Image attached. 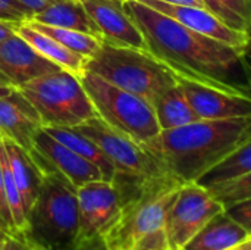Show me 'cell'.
Returning <instances> with one entry per match:
<instances>
[{
  "label": "cell",
  "mask_w": 251,
  "mask_h": 250,
  "mask_svg": "<svg viewBox=\"0 0 251 250\" xmlns=\"http://www.w3.org/2000/svg\"><path fill=\"white\" fill-rule=\"evenodd\" d=\"M29 21L46 24V25H53V27H60V28H68V29H75V31L100 37L99 29L96 28L94 22L90 19L88 13L85 12V7L82 6L79 0H60L46 7L44 10L35 13L32 19Z\"/></svg>",
  "instance_id": "ffe728a7"
},
{
  "label": "cell",
  "mask_w": 251,
  "mask_h": 250,
  "mask_svg": "<svg viewBox=\"0 0 251 250\" xmlns=\"http://www.w3.org/2000/svg\"><path fill=\"white\" fill-rule=\"evenodd\" d=\"M163 3L175 4V6H197V7H206L204 0H159Z\"/></svg>",
  "instance_id": "836d02e7"
},
{
  "label": "cell",
  "mask_w": 251,
  "mask_h": 250,
  "mask_svg": "<svg viewBox=\"0 0 251 250\" xmlns=\"http://www.w3.org/2000/svg\"><path fill=\"white\" fill-rule=\"evenodd\" d=\"M232 250H251V237H249L244 243L238 245L237 248H234Z\"/></svg>",
  "instance_id": "8d00e7d4"
},
{
  "label": "cell",
  "mask_w": 251,
  "mask_h": 250,
  "mask_svg": "<svg viewBox=\"0 0 251 250\" xmlns=\"http://www.w3.org/2000/svg\"><path fill=\"white\" fill-rule=\"evenodd\" d=\"M1 236H3V233L0 231V242H1Z\"/></svg>",
  "instance_id": "f35d334b"
},
{
  "label": "cell",
  "mask_w": 251,
  "mask_h": 250,
  "mask_svg": "<svg viewBox=\"0 0 251 250\" xmlns=\"http://www.w3.org/2000/svg\"><path fill=\"white\" fill-rule=\"evenodd\" d=\"M75 128L103 150V153L113 164L116 174L141 180L169 177L160 162L150 152H147L143 144L112 128L100 116L93 118Z\"/></svg>",
  "instance_id": "52a82bcc"
},
{
  "label": "cell",
  "mask_w": 251,
  "mask_h": 250,
  "mask_svg": "<svg viewBox=\"0 0 251 250\" xmlns=\"http://www.w3.org/2000/svg\"><path fill=\"white\" fill-rule=\"evenodd\" d=\"M131 250H171L168 243L166 228L150 233L144 237H141Z\"/></svg>",
  "instance_id": "484cf974"
},
{
  "label": "cell",
  "mask_w": 251,
  "mask_h": 250,
  "mask_svg": "<svg viewBox=\"0 0 251 250\" xmlns=\"http://www.w3.org/2000/svg\"><path fill=\"white\" fill-rule=\"evenodd\" d=\"M226 212L249 231L251 237V199L226 208Z\"/></svg>",
  "instance_id": "83f0119b"
},
{
  "label": "cell",
  "mask_w": 251,
  "mask_h": 250,
  "mask_svg": "<svg viewBox=\"0 0 251 250\" xmlns=\"http://www.w3.org/2000/svg\"><path fill=\"white\" fill-rule=\"evenodd\" d=\"M26 22H29V25H32L40 32L53 37L56 41H59L62 46H65L71 52L81 55L87 59H91L101 49V44H103V40L100 37H96V35H91L87 32L53 27V25H46V24H40V22H34V21H26Z\"/></svg>",
  "instance_id": "603a6c76"
},
{
  "label": "cell",
  "mask_w": 251,
  "mask_h": 250,
  "mask_svg": "<svg viewBox=\"0 0 251 250\" xmlns=\"http://www.w3.org/2000/svg\"><path fill=\"white\" fill-rule=\"evenodd\" d=\"M85 71L150 103L178 84V74L149 50L119 47L104 41L101 49L88 59Z\"/></svg>",
  "instance_id": "277c9868"
},
{
  "label": "cell",
  "mask_w": 251,
  "mask_h": 250,
  "mask_svg": "<svg viewBox=\"0 0 251 250\" xmlns=\"http://www.w3.org/2000/svg\"><path fill=\"white\" fill-rule=\"evenodd\" d=\"M75 250H113L109 249L107 245L104 243V240L101 237H93V239H87L82 240L81 243H78V246Z\"/></svg>",
  "instance_id": "1f68e13d"
},
{
  "label": "cell",
  "mask_w": 251,
  "mask_h": 250,
  "mask_svg": "<svg viewBox=\"0 0 251 250\" xmlns=\"http://www.w3.org/2000/svg\"><path fill=\"white\" fill-rule=\"evenodd\" d=\"M225 211V205L207 187L200 183H184L166 220V236L171 250L184 249L209 221Z\"/></svg>",
  "instance_id": "ba28073f"
},
{
  "label": "cell",
  "mask_w": 251,
  "mask_h": 250,
  "mask_svg": "<svg viewBox=\"0 0 251 250\" xmlns=\"http://www.w3.org/2000/svg\"><path fill=\"white\" fill-rule=\"evenodd\" d=\"M79 209V242L101 237L122 209L121 192L113 181L96 180L76 189Z\"/></svg>",
  "instance_id": "30bf717a"
},
{
  "label": "cell",
  "mask_w": 251,
  "mask_h": 250,
  "mask_svg": "<svg viewBox=\"0 0 251 250\" xmlns=\"http://www.w3.org/2000/svg\"><path fill=\"white\" fill-rule=\"evenodd\" d=\"M140 1L165 13L166 16L178 21L179 24L185 25L187 28L196 31L201 35L210 37L224 44L232 46L238 50H243L250 43V32L231 28L207 7L175 6V4L163 3L159 0H140Z\"/></svg>",
  "instance_id": "7c38bea8"
},
{
  "label": "cell",
  "mask_w": 251,
  "mask_h": 250,
  "mask_svg": "<svg viewBox=\"0 0 251 250\" xmlns=\"http://www.w3.org/2000/svg\"><path fill=\"white\" fill-rule=\"evenodd\" d=\"M3 146L6 150V156L9 161V167L15 180V184L19 190L26 218L28 212L35 202V197L38 194V189L43 178V171L34 161L32 155L21 147L19 144L13 143L12 140L3 139Z\"/></svg>",
  "instance_id": "e0dca14e"
},
{
  "label": "cell",
  "mask_w": 251,
  "mask_h": 250,
  "mask_svg": "<svg viewBox=\"0 0 251 250\" xmlns=\"http://www.w3.org/2000/svg\"><path fill=\"white\" fill-rule=\"evenodd\" d=\"M251 140V118L249 119V124H247V127H246V130H244V133H243V136H241V141H240V144H243V143H246V141H250Z\"/></svg>",
  "instance_id": "d590c367"
},
{
  "label": "cell",
  "mask_w": 251,
  "mask_h": 250,
  "mask_svg": "<svg viewBox=\"0 0 251 250\" xmlns=\"http://www.w3.org/2000/svg\"><path fill=\"white\" fill-rule=\"evenodd\" d=\"M1 140H3V136L0 134V143H1Z\"/></svg>",
  "instance_id": "74e56055"
},
{
  "label": "cell",
  "mask_w": 251,
  "mask_h": 250,
  "mask_svg": "<svg viewBox=\"0 0 251 250\" xmlns=\"http://www.w3.org/2000/svg\"><path fill=\"white\" fill-rule=\"evenodd\" d=\"M37 109L44 127H79L99 113L81 78L57 69L40 75L19 87Z\"/></svg>",
  "instance_id": "5b68a950"
},
{
  "label": "cell",
  "mask_w": 251,
  "mask_h": 250,
  "mask_svg": "<svg viewBox=\"0 0 251 250\" xmlns=\"http://www.w3.org/2000/svg\"><path fill=\"white\" fill-rule=\"evenodd\" d=\"M15 3H18L28 15H29V19H32V16L41 10H44L46 7L60 1V0H13Z\"/></svg>",
  "instance_id": "f546056e"
},
{
  "label": "cell",
  "mask_w": 251,
  "mask_h": 250,
  "mask_svg": "<svg viewBox=\"0 0 251 250\" xmlns=\"http://www.w3.org/2000/svg\"><path fill=\"white\" fill-rule=\"evenodd\" d=\"M251 172V140L240 144L213 168H210L197 183L204 187H212Z\"/></svg>",
  "instance_id": "7402d4cb"
},
{
  "label": "cell",
  "mask_w": 251,
  "mask_h": 250,
  "mask_svg": "<svg viewBox=\"0 0 251 250\" xmlns=\"http://www.w3.org/2000/svg\"><path fill=\"white\" fill-rule=\"evenodd\" d=\"M34 150L38 152L51 168L66 177L76 189L90 181L104 180L101 171L94 164L76 155L74 150L53 139L43 128L34 139Z\"/></svg>",
  "instance_id": "9a60e30c"
},
{
  "label": "cell",
  "mask_w": 251,
  "mask_h": 250,
  "mask_svg": "<svg viewBox=\"0 0 251 250\" xmlns=\"http://www.w3.org/2000/svg\"><path fill=\"white\" fill-rule=\"evenodd\" d=\"M21 22H12V21H4L0 19V40H4L13 34H16V27Z\"/></svg>",
  "instance_id": "d6a6232c"
},
{
  "label": "cell",
  "mask_w": 251,
  "mask_h": 250,
  "mask_svg": "<svg viewBox=\"0 0 251 250\" xmlns=\"http://www.w3.org/2000/svg\"><path fill=\"white\" fill-rule=\"evenodd\" d=\"M0 250H3V248H1V242H0Z\"/></svg>",
  "instance_id": "ab89813d"
},
{
  "label": "cell",
  "mask_w": 251,
  "mask_h": 250,
  "mask_svg": "<svg viewBox=\"0 0 251 250\" xmlns=\"http://www.w3.org/2000/svg\"><path fill=\"white\" fill-rule=\"evenodd\" d=\"M79 227L76 187L59 171H44L24 237L40 250H75Z\"/></svg>",
  "instance_id": "3957f363"
},
{
  "label": "cell",
  "mask_w": 251,
  "mask_h": 250,
  "mask_svg": "<svg viewBox=\"0 0 251 250\" xmlns=\"http://www.w3.org/2000/svg\"><path fill=\"white\" fill-rule=\"evenodd\" d=\"M209 190L225 205V208L249 200L251 199V172L221 184H215L209 187Z\"/></svg>",
  "instance_id": "d4e9b609"
},
{
  "label": "cell",
  "mask_w": 251,
  "mask_h": 250,
  "mask_svg": "<svg viewBox=\"0 0 251 250\" xmlns=\"http://www.w3.org/2000/svg\"><path fill=\"white\" fill-rule=\"evenodd\" d=\"M240 66L244 71L246 80H247V85L251 93V40L250 43L241 50V57H240Z\"/></svg>",
  "instance_id": "4dcf8cb0"
},
{
  "label": "cell",
  "mask_w": 251,
  "mask_h": 250,
  "mask_svg": "<svg viewBox=\"0 0 251 250\" xmlns=\"http://www.w3.org/2000/svg\"><path fill=\"white\" fill-rule=\"evenodd\" d=\"M204 3L231 28L251 34V0H204Z\"/></svg>",
  "instance_id": "cb8c5ba5"
},
{
  "label": "cell",
  "mask_w": 251,
  "mask_h": 250,
  "mask_svg": "<svg viewBox=\"0 0 251 250\" xmlns=\"http://www.w3.org/2000/svg\"><path fill=\"white\" fill-rule=\"evenodd\" d=\"M16 34L22 37L32 49H35V52H38L41 56H44L54 65H57L60 69H65L79 78L84 75L88 62L87 57L71 52L59 41H56L53 37L46 35L35 29L32 25H29V22L24 21L18 24Z\"/></svg>",
  "instance_id": "ac0fdd59"
},
{
  "label": "cell",
  "mask_w": 251,
  "mask_h": 250,
  "mask_svg": "<svg viewBox=\"0 0 251 250\" xmlns=\"http://www.w3.org/2000/svg\"><path fill=\"white\" fill-rule=\"evenodd\" d=\"M250 237L226 211L209 221L182 250H232Z\"/></svg>",
  "instance_id": "2e32d148"
},
{
  "label": "cell",
  "mask_w": 251,
  "mask_h": 250,
  "mask_svg": "<svg viewBox=\"0 0 251 250\" xmlns=\"http://www.w3.org/2000/svg\"><path fill=\"white\" fill-rule=\"evenodd\" d=\"M191 108L200 119L251 118V93L231 83H203L178 74Z\"/></svg>",
  "instance_id": "9c48e42d"
},
{
  "label": "cell",
  "mask_w": 251,
  "mask_h": 250,
  "mask_svg": "<svg viewBox=\"0 0 251 250\" xmlns=\"http://www.w3.org/2000/svg\"><path fill=\"white\" fill-rule=\"evenodd\" d=\"M104 43L147 50L146 40L125 10V0H79Z\"/></svg>",
  "instance_id": "8fae6325"
},
{
  "label": "cell",
  "mask_w": 251,
  "mask_h": 250,
  "mask_svg": "<svg viewBox=\"0 0 251 250\" xmlns=\"http://www.w3.org/2000/svg\"><path fill=\"white\" fill-rule=\"evenodd\" d=\"M43 127L37 109L19 88L0 99V134L3 139L32 152L34 139Z\"/></svg>",
  "instance_id": "5bb4252c"
},
{
  "label": "cell",
  "mask_w": 251,
  "mask_h": 250,
  "mask_svg": "<svg viewBox=\"0 0 251 250\" xmlns=\"http://www.w3.org/2000/svg\"><path fill=\"white\" fill-rule=\"evenodd\" d=\"M1 248L3 250H40L22 234H3Z\"/></svg>",
  "instance_id": "f1b7e54d"
},
{
  "label": "cell",
  "mask_w": 251,
  "mask_h": 250,
  "mask_svg": "<svg viewBox=\"0 0 251 250\" xmlns=\"http://www.w3.org/2000/svg\"><path fill=\"white\" fill-rule=\"evenodd\" d=\"M81 83L99 116L112 128L146 144L160 133L153 105L141 96L122 90L85 71Z\"/></svg>",
  "instance_id": "8992f818"
},
{
  "label": "cell",
  "mask_w": 251,
  "mask_h": 250,
  "mask_svg": "<svg viewBox=\"0 0 251 250\" xmlns=\"http://www.w3.org/2000/svg\"><path fill=\"white\" fill-rule=\"evenodd\" d=\"M15 90H16L15 85H12L10 83H7V81H4V80L0 78V99H3V97L12 94Z\"/></svg>",
  "instance_id": "e575fe53"
},
{
  "label": "cell",
  "mask_w": 251,
  "mask_h": 250,
  "mask_svg": "<svg viewBox=\"0 0 251 250\" xmlns=\"http://www.w3.org/2000/svg\"><path fill=\"white\" fill-rule=\"evenodd\" d=\"M249 119H199L179 128L163 130L143 146L175 180L197 183L240 146Z\"/></svg>",
  "instance_id": "7a4b0ae2"
},
{
  "label": "cell",
  "mask_w": 251,
  "mask_h": 250,
  "mask_svg": "<svg viewBox=\"0 0 251 250\" xmlns=\"http://www.w3.org/2000/svg\"><path fill=\"white\" fill-rule=\"evenodd\" d=\"M46 133H49L53 139L74 150L76 155L82 156L88 162L94 164L103 174L106 181H113L116 175V169L109 158L103 153V150L88 137L81 134L76 128L71 127H43Z\"/></svg>",
  "instance_id": "44dd1931"
},
{
  "label": "cell",
  "mask_w": 251,
  "mask_h": 250,
  "mask_svg": "<svg viewBox=\"0 0 251 250\" xmlns=\"http://www.w3.org/2000/svg\"><path fill=\"white\" fill-rule=\"evenodd\" d=\"M0 78H1V80H4V78H3V77H1V75H0ZM4 81H6V80H4Z\"/></svg>",
  "instance_id": "60d3db41"
},
{
  "label": "cell",
  "mask_w": 251,
  "mask_h": 250,
  "mask_svg": "<svg viewBox=\"0 0 251 250\" xmlns=\"http://www.w3.org/2000/svg\"><path fill=\"white\" fill-rule=\"evenodd\" d=\"M0 231L3 234H19L15 228L12 214L7 205L6 199V190H4V183H3V172L0 167Z\"/></svg>",
  "instance_id": "4316f807"
},
{
  "label": "cell",
  "mask_w": 251,
  "mask_h": 250,
  "mask_svg": "<svg viewBox=\"0 0 251 250\" xmlns=\"http://www.w3.org/2000/svg\"><path fill=\"white\" fill-rule=\"evenodd\" d=\"M57 69H60L57 65L35 52L18 34L0 40V75L16 88Z\"/></svg>",
  "instance_id": "4fadbf2b"
},
{
  "label": "cell",
  "mask_w": 251,
  "mask_h": 250,
  "mask_svg": "<svg viewBox=\"0 0 251 250\" xmlns=\"http://www.w3.org/2000/svg\"><path fill=\"white\" fill-rule=\"evenodd\" d=\"M151 105H153L160 131L179 128V127L193 124L200 119L196 115L194 109L191 108V103L188 102L185 91L181 87L179 81L176 85L163 91Z\"/></svg>",
  "instance_id": "d6986e66"
},
{
  "label": "cell",
  "mask_w": 251,
  "mask_h": 250,
  "mask_svg": "<svg viewBox=\"0 0 251 250\" xmlns=\"http://www.w3.org/2000/svg\"><path fill=\"white\" fill-rule=\"evenodd\" d=\"M124 6L140 28L147 50L176 74L203 83H228L240 66L241 50L201 35L140 0H125Z\"/></svg>",
  "instance_id": "6da1fadb"
}]
</instances>
